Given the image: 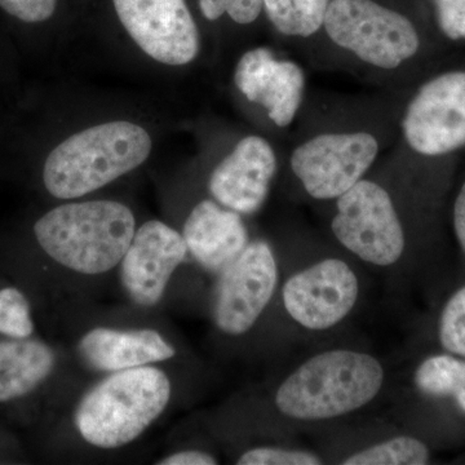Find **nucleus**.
I'll return each mask as SVG.
<instances>
[{
  "mask_svg": "<svg viewBox=\"0 0 465 465\" xmlns=\"http://www.w3.org/2000/svg\"><path fill=\"white\" fill-rule=\"evenodd\" d=\"M387 381L374 354L351 348L318 351L302 361L274 391L278 414L293 423H323L371 405Z\"/></svg>",
  "mask_w": 465,
  "mask_h": 465,
  "instance_id": "f257e3e1",
  "label": "nucleus"
},
{
  "mask_svg": "<svg viewBox=\"0 0 465 465\" xmlns=\"http://www.w3.org/2000/svg\"><path fill=\"white\" fill-rule=\"evenodd\" d=\"M136 232L133 211L115 201L61 204L34 225L39 246L58 264L84 274L112 271Z\"/></svg>",
  "mask_w": 465,
  "mask_h": 465,
  "instance_id": "7ed1b4c3",
  "label": "nucleus"
},
{
  "mask_svg": "<svg viewBox=\"0 0 465 465\" xmlns=\"http://www.w3.org/2000/svg\"><path fill=\"white\" fill-rule=\"evenodd\" d=\"M414 384L425 396L454 400L465 412V358L450 353L425 358L415 370Z\"/></svg>",
  "mask_w": 465,
  "mask_h": 465,
  "instance_id": "a211bd4d",
  "label": "nucleus"
},
{
  "mask_svg": "<svg viewBox=\"0 0 465 465\" xmlns=\"http://www.w3.org/2000/svg\"><path fill=\"white\" fill-rule=\"evenodd\" d=\"M188 252L183 234L164 223L150 220L140 226L121 262L122 283L130 298L142 307L158 304Z\"/></svg>",
  "mask_w": 465,
  "mask_h": 465,
  "instance_id": "f8f14e48",
  "label": "nucleus"
},
{
  "mask_svg": "<svg viewBox=\"0 0 465 465\" xmlns=\"http://www.w3.org/2000/svg\"><path fill=\"white\" fill-rule=\"evenodd\" d=\"M183 237L198 264L216 274L232 264L250 243L242 215L211 200L193 208L183 224Z\"/></svg>",
  "mask_w": 465,
  "mask_h": 465,
  "instance_id": "2eb2a0df",
  "label": "nucleus"
},
{
  "mask_svg": "<svg viewBox=\"0 0 465 465\" xmlns=\"http://www.w3.org/2000/svg\"><path fill=\"white\" fill-rule=\"evenodd\" d=\"M202 15L210 21L228 15L234 23L249 25L262 11V0H200Z\"/></svg>",
  "mask_w": 465,
  "mask_h": 465,
  "instance_id": "5701e85b",
  "label": "nucleus"
},
{
  "mask_svg": "<svg viewBox=\"0 0 465 465\" xmlns=\"http://www.w3.org/2000/svg\"><path fill=\"white\" fill-rule=\"evenodd\" d=\"M56 7L57 0H0V8L5 14L27 24L50 20Z\"/></svg>",
  "mask_w": 465,
  "mask_h": 465,
  "instance_id": "b1692460",
  "label": "nucleus"
},
{
  "mask_svg": "<svg viewBox=\"0 0 465 465\" xmlns=\"http://www.w3.org/2000/svg\"><path fill=\"white\" fill-rule=\"evenodd\" d=\"M159 465H215V457L200 450H188V451L176 452L170 457L158 461Z\"/></svg>",
  "mask_w": 465,
  "mask_h": 465,
  "instance_id": "cd10ccee",
  "label": "nucleus"
},
{
  "mask_svg": "<svg viewBox=\"0 0 465 465\" xmlns=\"http://www.w3.org/2000/svg\"><path fill=\"white\" fill-rule=\"evenodd\" d=\"M170 397L171 382L161 370H122L85 394L76 409V428L96 448H124L157 420Z\"/></svg>",
  "mask_w": 465,
  "mask_h": 465,
  "instance_id": "20e7f679",
  "label": "nucleus"
},
{
  "mask_svg": "<svg viewBox=\"0 0 465 465\" xmlns=\"http://www.w3.org/2000/svg\"><path fill=\"white\" fill-rule=\"evenodd\" d=\"M379 153L378 139L365 131L320 134L293 149L291 171L309 197L333 202L366 177Z\"/></svg>",
  "mask_w": 465,
  "mask_h": 465,
  "instance_id": "6e6552de",
  "label": "nucleus"
},
{
  "mask_svg": "<svg viewBox=\"0 0 465 465\" xmlns=\"http://www.w3.org/2000/svg\"><path fill=\"white\" fill-rule=\"evenodd\" d=\"M407 145L425 157L465 146V72L443 73L421 85L402 119Z\"/></svg>",
  "mask_w": 465,
  "mask_h": 465,
  "instance_id": "9d476101",
  "label": "nucleus"
},
{
  "mask_svg": "<svg viewBox=\"0 0 465 465\" xmlns=\"http://www.w3.org/2000/svg\"><path fill=\"white\" fill-rule=\"evenodd\" d=\"M430 452L423 440L406 434L385 437L341 459L342 465H424Z\"/></svg>",
  "mask_w": 465,
  "mask_h": 465,
  "instance_id": "6ab92c4d",
  "label": "nucleus"
},
{
  "mask_svg": "<svg viewBox=\"0 0 465 465\" xmlns=\"http://www.w3.org/2000/svg\"><path fill=\"white\" fill-rule=\"evenodd\" d=\"M262 3L266 16L277 32L300 38V24L292 0H262Z\"/></svg>",
  "mask_w": 465,
  "mask_h": 465,
  "instance_id": "bb28decb",
  "label": "nucleus"
},
{
  "mask_svg": "<svg viewBox=\"0 0 465 465\" xmlns=\"http://www.w3.org/2000/svg\"><path fill=\"white\" fill-rule=\"evenodd\" d=\"M440 30L452 41L465 39V0H436Z\"/></svg>",
  "mask_w": 465,
  "mask_h": 465,
  "instance_id": "a878e982",
  "label": "nucleus"
},
{
  "mask_svg": "<svg viewBox=\"0 0 465 465\" xmlns=\"http://www.w3.org/2000/svg\"><path fill=\"white\" fill-rule=\"evenodd\" d=\"M79 351L94 369L112 372L162 362L176 353L154 330L118 331L104 327L85 333Z\"/></svg>",
  "mask_w": 465,
  "mask_h": 465,
  "instance_id": "dca6fc26",
  "label": "nucleus"
},
{
  "mask_svg": "<svg viewBox=\"0 0 465 465\" xmlns=\"http://www.w3.org/2000/svg\"><path fill=\"white\" fill-rule=\"evenodd\" d=\"M277 170L278 158L272 143L250 134L213 168L208 191L222 206L240 215H252L268 200Z\"/></svg>",
  "mask_w": 465,
  "mask_h": 465,
  "instance_id": "ddd939ff",
  "label": "nucleus"
},
{
  "mask_svg": "<svg viewBox=\"0 0 465 465\" xmlns=\"http://www.w3.org/2000/svg\"><path fill=\"white\" fill-rule=\"evenodd\" d=\"M33 331L34 323L25 295L15 287L0 291V333L25 339Z\"/></svg>",
  "mask_w": 465,
  "mask_h": 465,
  "instance_id": "412c9836",
  "label": "nucleus"
},
{
  "mask_svg": "<svg viewBox=\"0 0 465 465\" xmlns=\"http://www.w3.org/2000/svg\"><path fill=\"white\" fill-rule=\"evenodd\" d=\"M439 338L448 353L465 358V286L459 289L443 307Z\"/></svg>",
  "mask_w": 465,
  "mask_h": 465,
  "instance_id": "aec40b11",
  "label": "nucleus"
},
{
  "mask_svg": "<svg viewBox=\"0 0 465 465\" xmlns=\"http://www.w3.org/2000/svg\"><path fill=\"white\" fill-rule=\"evenodd\" d=\"M300 24V38H309L323 27L331 0H292Z\"/></svg>",
  "mask_w": 465,
  "mask_h": 465,
  "instance_id": "393cba45",
  "label": "nucleus"
},
{
  "mask_svg": "<svg viewBox=\"0 0 465 465\" xmlns=\"http://www.w3.org/2000/svg\"><path fill=\"white\" fill-rule=\"evenodd\" d=\"M152 149V137L140 124L113 121L94 125L52 150L43 183L54 198L76 200L142 166Z\"/></svg>",
  "mask_w": 465,
  "mask_h": 465,
  "instance_id": "f03ea898",
  "label": "nucleus"
},
{
  "mask_svg": "<svg viewBox=\"0 0 465 465\" xmlns=\"http://www.w3.org/2000/svg\"><path fill=\"white\" fill-rule=\"evenodd\" d=\"M323 458L312 450L292 446H259L247 450L237 460L240 465H320Z\"/></svg>",
  "mask_w": 465,
  "mask_h": 465,
  "instance_id": "4be33fe9",
  "label": "nucleus"
},
{
  "mask_svg": "<svg viewBox=\"0 0 465 465\" xmlns=\"http://www.w3.org/2000/svg\"><path fill=\"white\" fill-rule=\"evenodd\" d=\"M333 202L331 232L349 255L375 268L399 264L406 252L405 226L384 185L363 177Z\"/></svg>",
  "mask_w": 465,
  "mask_h": 465,
  "instance_id": "39448f33",
  "label": "nucleus"
},
{
  "mask_svg": "<svg viewBox=\"0 0 465 465\" xmlns=\"http://www.w3.org/2000/svg\"><path fill=\"white\" fill-rule=\"evenodd\" d=\"M323 29L333 45L381 70H394L420 48L414 24L375 0H331Z\"/></svg>",
  "mask_w": 465,
  "mask_h": 465,
  "instance_id": "423d86ee",
  "label": "nucleus"
},
{
  "mask_svg": "<svg viewBox=\"0 0 465 465\" xmlns=\"http://www.w3.org/2000/svg\"><path fill=\"white\" fill-rule=\"evenodd\" d=\"M116 16L140 50L170 66L200 54V30L185 0H113Z\"/></svg>",
  "mask_w": 465,
  "mask_h": 465,
  "instance_id": "9b49d317",
  "label": "nucleus"
},
{
  "mask_svg": "<svg viewBox=\"0 0 465 465\" xmlns=\"http://www.w3.org/2000/svg\"><path fill=\"white\" fill-rule=\"evenodd\" d=\"M234 84L250 103L258 104L277 127L295 121L305 91L304 70L299 64L282 60L266 47L252 48L240 58Z\"/></svg>",
  "mask_w": 465,
  "mask_h": 465,
  "instance_id": "4468645a",
  "label": "nucleus"
},
{
  "mask_svg": "<svg viewBox=\"0 0 465 465\" xmlns=\"http://www.w3.org/2000/svg\"><path fill=\"white\" fill-rule=\"evenodd\" d=\"M280 295L291 322L304 331L327 332L356 311L362 281L348 260L324 256L287 275Z\"/></svg>",
  "mask_w": 465,
  "mask_h": 465,
  "instance_id": "0eeeda50",
  "label": "nucleus"
},
{
  "mask_svg": "<svg viewBox=\"0 0 465 465\" xmlns=\"http://www.w3.org/2000/svg\"><path fill=\"white\" fill-rule=\"evenodd\" d=\"M452 216H454L455 235H457L459 244L465 253V182L458 193L457 200H455Z\"/></svg>",
  "mask_w": 465,
  "mask_h": 465,
  "instance_id": "c85d7f7f",
  "label": "nucleus"
},
{
  "mask_svg": "<svg viewBox=\"0 0 465 465\" xmlns=\"http://www.w3.org/2000/svg\"><path fill=\"white\" fill-rule=\"evenodd\" d=\"M280 264L266 241H250L240 256L219 273L213 316L229 336L250 331L280 291Z\"/></svg>",
  "mask_w": 465,
  "mask_h": 465,
  "instance_id": "1a4fd4ad",
  "label": "nucleus"
},
{
  "mask_svg": "<svg viewBox=\"0 0 465 465\" xmlns=\"http://www.w3.org/2000/svg\"><path fill=\"white\" fill-rule=\"evenodd\" d=\"M54 354L45 342H0V402L18 399L35 390L51 374Z\"/></svg>",
  "mask_w": 465,
  "mask_h": 465,
  "instance_id": "f3484780",
  "label": "nucleus"
}]
</instances>
